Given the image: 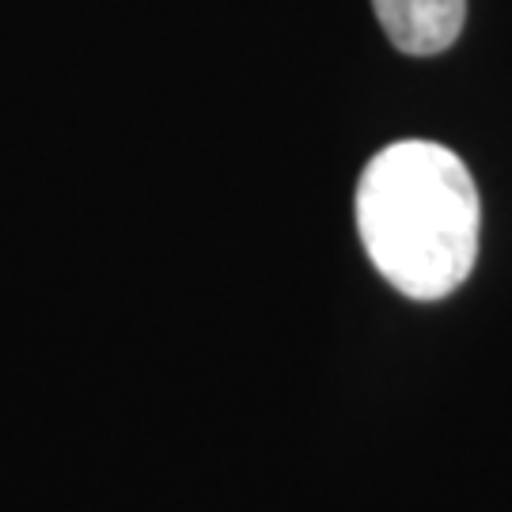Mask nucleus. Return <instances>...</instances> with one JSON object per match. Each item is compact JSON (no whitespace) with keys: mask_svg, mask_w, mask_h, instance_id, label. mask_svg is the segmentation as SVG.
Returning <instances> with one entry per match:
<instances>
[{"mask_svg":"<svg viewBox=\"0 0 512 512\" xmlns=\"http://www.w3.org/2000/svg\"><path fill=\"white\" fill-rule=\"evenodd\" d=\"M353 213L368 262L410 300H444L475 270L478 186L452 148L399 141L376 152Z\"/></svg>","mask_w":512,"mask_h":512,"instance_id":"nucleus-1","label":"nucleus"},{"mask_svg":"<svg viewBox=\"0 0 512 512\" xmlns=\"http://www.w3.org/2000/svg\"><path fill=\"white\" fill-rule=\"evenodd\" d=\"M384 35L410 57H433L456 46L467 0H372Z\"/></svg>","mask_w":512,"mask_h":512,"instance_id":"nucleus-2","label":"nucleus"}]
</instances>
